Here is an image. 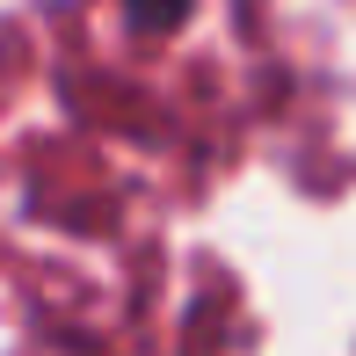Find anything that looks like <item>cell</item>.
Segmentation results:
<instances>
[{
    "instance_id": "6da1fadb",
    "label": "cell",
    "mask_w": 356,
    "mask_h": 356,
    "mask_svg": "<svg viewBox=\"0 0 356 356\" xmlns=\"http://www.w3.org/2000/svg\"><path fill=\"white\" fill-rule=\"evenodd\" d=\"M182 8H189V0H131V22H138V29H175V22H182Z\"/></svg>"
}]
</instances>
